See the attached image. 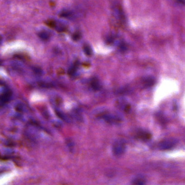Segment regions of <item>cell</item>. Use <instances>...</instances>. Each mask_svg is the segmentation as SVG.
I'll return each mask as SVG.
<instances>
[{
  "instance_id": "cell-12",
  "label": "cell",
  "mask_w": 185,
  "mask_h": 185,
  "mask_svg": "<svg viewBox=\"0 0 185 185\" xmlns=\"http://www.w3.org/2000/svg\"><path fill=\"white\" fill-rule=\"evenodd\" d=\"M56 113L57 114L58 116L60 118H61L62 119H63V120H64L65 121H67V122L68 121V120H69L68 118H67V117H66V115L63 113H62L59 111H56Z\"/></svg>"
},
{
  "instance_id": "cell-13",
  "label": "cell",
  "mask_w": 185,
  "mask_h": 185,
  "mask_svg": "<svg viewBox=\"0 0 185 185\" xmlns=\"http://www.w3.org/2000/svg\"><path fill=\"white\" fill-rule=\"evenodd\" d=\"M144 84H145L146 86H149L152 85V84L154 83V81L153 80L152 78H147L146 79H145L144 80Z\"/></svg>"
},
{
  "instance_id": "cell-2",
  "label": "cell",
  "mask_w": 185,
  "mask_h": 185,
  "mask_svg": "<svg viewBox=\"0 0 185 185\" xmlns=\"http://www.w3.org/2000/svg\"><path fill=\"white\" fill-rule=\"evenodd\" d=\"M175 144L176 141L174 139H165L159 143V147L161 150H167L172 149Z\"/></svg>"
},
{
  "instance_id": "cell-8",
  "label": "cell",
  "mask_w": 185,
  "mask_h": 185,
  "mask_svg": "<svg viewBox=\"0 0 185 185\" xmlns=\"http://www.w3.org/2000/svg\"><path fill=\"white\" fill-rule=\"evenodd\" d=\"M133 185H144L145 181L144 179L141 177H138L134 180V181L132 182Z\"/></svg>"
},
{
  "instance_id": "cell-10",
  "label": "cell",
  "mask_w": 185,
  "mask_h": 185,
  "mask_svg": "<svg viewBox=\"0 0 185 185\" xmlns=\"http://www.w3.org/2000/svg\"><path fill=\"white\" fill-rule=\"evenodd\" d=\"M83 50L85 52V53L88 55V56H91L93 53V50L91 48V47L89 46H85L83 47Z\"/></svg>"
},
{
  "instance_id": "cell-14",
  "label": "cell",
  "mask_w": 185,
  "mask_h": 185,
  "mask_svg": "<svg viewBox=\"0 0 185 185\" xmlns=\"http://www.w3.org/2000/svg\"><path fill=\"white\" fill-rule=\"evenodd\" d=\"M80 37H81V35H80V34L78 33H76L74 34L73 37H72L73 39L75 41H77V40H79L80 39Z\"/></svg>"
},
{
  "instance_id": "cell-1",
  "label": "cell",
  "mask_w": 185,
  "mask_h": 185,
  "mask_svg": "<svg viewBox=\"0 0 185 185\" xmlns=\"http://www.w3.org/2000/svg\"><path fill=\"white\" fill-rule=\"evenodd\" d=\"M113 153L114 155L116 156H120L122 155L126 149V145L124 142L118 140L115 141L113 146Z\"/></svg>"
},
{
  "instance_id": "cell-9",
  "label": "cell",
  "mask_w": 185,
  "mask_h": 185,
  "mask_svg": "<svg viewBox=\"0 0 185 185\" xmlns=\"http://www.w3.org/2000/svg\"><path fill=\"white\" fill-rule=\"evenodd\" d=\"M39 37L43 40H47L50 39V35L45 32H41L39 34Z\"/></svg>"
},
{
  "instance_id": "cell-11",
  "label": "cell",
  "mask_w": 185,
  "mask_h": 185,
  "mask_svg": "<svg viewBox=\"0 0 185 185\" xmlns=\"http://www.w3.org/2000/svg\"><path fill=\"white\" fill-rule=\"evenodd\" d=\"M60 16L65 18H68L72 16V13L69 10H64L60 13Z\"/></svg>"
},
{
  "instance_id": "cell-3",
  "label": "cell",
  "mask_w": 185,
  "mask_h": 185,
  "mask_svg": "<svg viewBox=\"0 0 185 185\" xmlns=\"http://www.w3.org/2000/svg\"><path fill=\"white\" fill-rule=\"evenodd\" d=\"M100 118L105 120L106 122L111 124L118 123L120 122L119 118L115 116L111 115V114H103L100 116Z\"/></svg>"
},
{
  "instance_id": "cell-6",
  "label": "cell",
  "mask_w": 185,
  "mask_h": 185,
  "mask_svg": "<svg viewBox=\"0 0 185 185\" xmlns=\"http://www.w3.org/2000/svg\"><path fill=\"white\" fill-rule=\"evenodd\" d=\"M91 87L95 91H98L101 88V85L99 80L96 78H93L91 82Z\"/></svg>"
},
{
  "instance_id": "cell-5",
  "label": "cell",
  "mask_w": 185,
  "mask_h": 185,
  "mask_svg": "<svg viewBox=\"0 0 185 185\" xmlns=\"http://www.w3.org/2000/svg\"><path fill=\"white\" fill-rule=\"evenodd\" d=\"M138 136L139 139L144 140V141H146L148 140L151 138V134L146 131L141 130L139 131L138 133Z\"/></svg>"
},
{
  "instance_id": "cell-7",
  "label": "cell",
  "mask_w": 185,
  "mask_h": 185,
  "mask_svg": "<svg viewBox=\"0 0 185 185\" xmlns=\"http://www.w3.org/2000/svg\"><path fill=\"white\" fill-rule=\"evenodd\" d=\"M78 65H79V63L78 61H76L74 65L70 67V68L69 69L68 73V74L71 76H74V75L75 74L76 72L77 71V69H78Z\"/></svg>"
},
{
  "instance_id": "cell-4",
  "label": "cell",
  "mask_w": 185,
  "mask_h": 185,
  "mask_svg": "<svg viewBox=\"0 0 185 185\" xmlns=\"http://www.w3.org/2000/svg\"><path fill=\"white\" fill-rule=\"evenodd\" d=\"M114 10L116 17L121 21H125V16L123 13V11L122 8L120 7L119 6H118L114 8Z\"/></svg>"
}]
</instances>
